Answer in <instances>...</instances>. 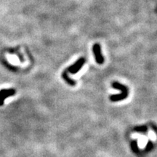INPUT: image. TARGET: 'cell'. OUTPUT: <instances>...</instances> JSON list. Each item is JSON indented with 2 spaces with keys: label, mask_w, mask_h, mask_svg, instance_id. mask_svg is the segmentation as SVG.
<instances>
[{
  "label": "cell",
  "mask_w": 157,
  "mask_h": 157,
  "mask_svg": "<svg viewBox=\"0 0 157 157\" xmlns=\"http://www.w3.org/2000/svg\"><path fill=\"white\" fill-rule=\"evenodd\" d=\"M113 87L115 89H120L121 91V94L120 95H111L110 97V99L112 101H119V100H124L128 96V89L126 86L121 84L120 83L117 82H114L112 83Z\"/></svg>",
  "instance_id": "cell-1"
},
{
  "label": "cell",
  "mask_w": 157,
  "mask_h": 157,
  "mask_svg": "<svg viewBox=\"0 0 157 157\" xmlns=\"http://www.w3.org/2000/svg\"><path fill=\"white\" fill-rule=\"evenodd\" d=\"M86 62V60L84 58H80L78 61H77L76 62L74 63L72 66H71L67 68L66 71H64L65 72L68 73L72 74H77V72H79V71L82 68V66H84V64Z\"/></svg>",
  "instance_id": "cell-2"
},
{
  "label": "cell",
  "mask_w": 157,
  "mask_h": 157,
  "mask_svg": "<svg viewBox=\"0 0 157 157\" xmlns=\"http://www.w3.org/2000/svg\"><path fill=\"white\" fill-rule=\"evenodd\" d=\"M93 53L95 55V61L98 64L101 65L104 63V58L101 53V47L99 44H95L93 47Z\"/></svg>",
  "instance_id": "cell-3"
},
{
  "label": "cell",
  "mask_w": 157,
  "mask_h": 157,
  "mask_svg": "<svg viewBox=\"0 0 157 157\" xmlns=\"http://www.w3.org/2000/svg\"><path fill=\"white\" fill-rule=\"evenodd\" d=\"M15 91L13 89H2L0 91V105H2L5 100L8 97L15 95Z\"/></svg>",
  "instance_id": "cell-4"
}]
</instances>
